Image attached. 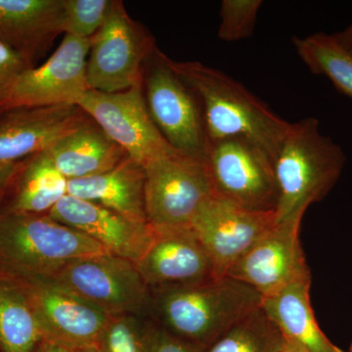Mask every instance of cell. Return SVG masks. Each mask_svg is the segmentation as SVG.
I'll list each match as a JSON object with an SVG mask.
<instances>
[{"instance_id":"cell-1","label":"cell","mask_w":352,"mask_h":352,"mask_svg":"<svg viewBox=\"0 0 352 352\" xmlns=\"http://www.w3.org/2000/svg\"><path fill=\"white\" fill-rule=\"evenodd\" d=\"M170 64L200 102L207 142L247 139L274 162L288 131L289 122L219 69L200 62L170 59Z\"/></svg>"},{"instance_id":"cell-2","label":"cell","mask_w":352,"mask_h":352,"mask_svg":"<svg viewBox=\"0 0 352 352\" xmlns=\"http://www.w3.org/2000/svg\"><path fill=\"white\" fill-rule=\"evenodd\" d=\"M258 292L229 276L152 293L150 318L185 342L203 349L261 307Z\"/></svg>"},{"instance_id":"cell-3","label":"cell","mask_w":352,"mask_h":352,"mask_svg":"<svg viewBox=\"0 0 352 352\" xmlns=\"http://www.w3.org/2000/svg\"><path fill=\"white\" fill-rule=\"evenodd\" d=\"M344 164V152L321 133L318 120L307 118L289 122L273 162L279 196L276 222L303 217L310 205L333 189Z\"/></svg>"},{"instance_id":"cell-4","label":"cell","mask_w":352,"mask_h":352,"mask_svg":"<svg viewBox=\"0 0 352 352\" xmlns=\"http://www.w3.org/2000/svg\"><path fill=\"white\" fill-rule=\"evenodd\" d=\"M106 252L48 214H0V271L11 276L50 278L69 261Z\"/></svg>"},{"instance_id":"cell-5","label":"cell","mask_w":352,"mask_h":352,"mask_svg":"<svg viewBox=\"0 0 352 352\" xmlns=\"http://www.w3.org/2000/svg\"><path fill=\"white\" fill-rule=\"evenodd\" d=\"M157 50L155 39L132 20L120 0L90 38L87 65L88 88L113 94L142 85L145 66Z\"/></svg>"},{"instance_id":"cell-6","label":"cell","mask_w":352,"mask_h":352,"mask_svg":"<svg viewBox=\"0 0 352 352\" xmlns=\"http://www.w3.org/2000/svg\"><path fill=\"white\" fill-rule=\"evenodd\" d=\"M48 279L109 316L133 314L150 317L151 291L136 263L129 259L109 252L76 258L65 264Z\"/></svg>"},{"instance_id":"cell-7","label":"cell","mask_w":352,"mask_h":352,"mask_svg":"<svg viewBox=\"0 0 352 352\" xmlns=\"http://www.w3.org/2000/svg\"><path fill=\"white\" fill-rule=\"evenodd\" d=\"M214 196L256 212H276L272 159L244 138L208 141L204 157Z\"/></svg>"},{"instance_id":"cell-8","label":"cell","mask_w":352,"mask_h":352,"mask_svg":"<svg viewBox=\"0 0 352 352\" xmlns=\"http://www.w3.org/2000/svg\"><path fill=\"white\" fill-rule=\"evenodd\" d=\"M145 208L154 229L191 226L214 196L204 160L170 150L144 166Z\"/></svg>"},{"instance_id":"cell-9","label":"cell","mask_w":352,"mask_h":352,"mask_svg":"<svg viewBox=\"0 0 352 352\" xmlns=\"http://www.w3.org/2000/svg\"><path fill=\"white\" fill-rule=\"evenodd\" d=\"M143 92L164 140L176 151L204 160L207 135L200 102L171 68L170 58L157 48L145 66Z\"/></svg>"},{"instance_id":"cell-10","label":"cell","mask_w":352,"mask_h":352,"mask_svg":"<svg viewBox=\"0 0 352 352\" xmlns=\"http://www.w3.org/2000/svg\"><path fill=\"white\" fill-rule=\"evenodd\" d=\"M90 38L65 34L56 50L43 65L18 78L0 105V113L22 108L76 105L89 90L87 65Z\"/></svg>"},{"instance_id":"cell-11","label":"cell","mask_w":352,"mask_h":352,"mask_svg":"<svg viewBox=\"0 0 352 352\" xmlns=\"http://www.w3.org/2000/svg\"><path fill=\"white\" fill-rule=\"evenodd\" d=\"M78 106L143 168L173 149L153 122L143 83L113 94L87 90Z\"/></svg>"},{"instance_id":"cell-12","label":"cell","mask_w":352,"mask_h":352,"mask_svg":"<svg viewBox=\"0 0 352 352\" xmlns=\"http://www.w3.org/2000/svg\"><path fill=\"white\" fill-rule=\"evenodd\" d=\"M302 219L276 222L234 264L226 276L251 287L263 298L311 276L300 241Z\"/></svg>"},{"instance_id":"cell-13","label":"cell","mask_w":352,"mask_h":352,"mask_svg":"<svg viewBox=\"0 0 352 352\" xmlns=\"http://www.w3.org/2000/svg\"><path fill=\"white\" fill-rule=\"evenodd\" d=\"M18 279L27 289L43 340L71 351L97 346L109 315L48 278Z\"/></svg>"},{"instance_id":"cell-14","label":"cell","mask_w":352,"mask_h":352,"mask_svg":"<svg viewBox=\"0 0 352 352\" xmlns=\"http://www.w3.org/2000/svg\"><path fill=\"white\" fill-rule=\"evenodd\" d=\"M275 223V212L247 210L212 196L190 226L212 259L217 277H223Z\"/></svg>"},{"instance_id":"cell-15","label":"cell","mask_w":352,"mask_h":352,"mask_svg":"<svg viewBox=\"0 0 352 352\" xmlns=\"http://www.w3.org/2000/svg\"><path fill=\"white\" fill-rule=\"evenodd\" d=\"M154 231L151 244L136 263L151 293L195 286L219 278L191 226Z\"/></svg>"},{"instance_id":"cell-16","label":"cell","mask_w":352,"mask_h":352,"mask_svg":"<svg viewBox=\"0 0 352 352\" xmlns=\"http://www.w3.org/2000/svg\"><path fill=\"white\" fill-rule=\"evenodd\" d=\"M48 215L98 243L109 254L138 263L147 251L154 228L138 223L107 208L67 194Z\"/></svg>"},{"instance_id":"cell-17","label":"cell","mask_w":352,"mask_h":352,"mask_svg":"<svg viewBox=\"0 0 352 352\" xmlns=\"http://www.w3.org/2000/svg\"><path fill=\"white\" fill-rule=\"evenodd\" d=\"M87 119L76 105L15 109L0 113V164L18 163L47 151Z\"/></svg>"},{"instance_id":"cell-18","label":"cell","mask_w":352,"mask_h":352,"mask_svg":"<svg viewBox=\"0 0 352 352\" xmlns=\"http://www.w3.org/2000/svg\"><path fill=\"white\" fill-rule=\"evenodd\" d=\"M63 32V0H0V41L34 62Z\"/></svg>"},{"instance_id":"cell-19","label":"cell","mask_w":352,"mask_h":352,"mask_svg":"<svg viewBox=\"0 0 352 352\" xmlns=\"http://www.w3.org/2000/svg\"><path fill=\"white\" fill-rule=\"evenodd\" d=\"M67 194L107 208L132 221L148 223L144 168L131 157L105 173L68 180Z\"/></svg>"},{"instance_id":"cell-20","label":"cell","mask_w":352,"mask_h":352,"mask_svg":"<svg viewBox=\"0 0 352 352\" xmlns=\"http://www.w3.org/2000/svg\"><path fill=\"white\" fill-rule=\"evenodd\" d=\"M46 153L53 166L67 180L105 173L129 157L89 117L60 138Z\"/></svg>"},{"instance_id":"cell-21","label":"cell","mask_w":352,"mask_h":352,"mask_svg":"<svg viewBox=\"0 0 352 352\" xmlns=\"http://www.w3.org/2000/svg\"><path fill=\"white\" fill-rule=\"evenodd\" d=\"M67 187L46 151L25 157L0 198V214H47L67 195Z\"/></svg>"},{"instance_id":"cell-22","label":"cell","mask_w":352,"mask_h":352,"mask_svg":"<svg viewBox=\"0 0 352 352\" xmlns=\"http://www.w3.org/2000/svg\"><path fill=\"white\" fill-rule=\"evenodd\" d=\"M311 276L294 282L276 295L263 298L261 307L276 324L285 339L308 352H344L332 344L322 332L311 302Z\"/></svg>"},{"instance_id":"cell-23","label":"cell","mask_w":352,"mask_h":352,"mask_svg":"<svg viewBox=\"0 0 352 352\" xmlns=\"http://www.w3.org/2000/svg\"><path fill=\"white\" fill-rule=\"evenodd\" d=\"M41 340L24 284L0 271V352H34Z\"/></svg>"},{"instance_id":"cell-24","label":"cell","mask_w":352,"mask_h":352,"mask_svg":"<svg viewBox=\"0 0 352 352\" xmlns=\"http://www.w3.org/2000/svg\"><path fill=\"white\" fill-rule=\"evenodd\" d=\"M296 53L314 75L324 76L338 91L352 99V56L333 34L317 32L293 38Z\"/></svg>"},{"instance_id":"cell-25","label":"cell","mask_w":352,"mask_h":352,"mask_svg":"<svg viewBox=\"0 0 352 352\" xmlns=\"http://www.w3.org/2000/svg\"><path fill=\"white\" fill-rule=\"evenodd\" d=\"M285 344L283 333L261 305L219 336L204 352H281Z\"/></svg>"},{"instance_id":"cell-26","label":"cell","mask_w":352,"mask_h":352,"mask_svg":"<svg viewBox=\"0 0 352 352\" xmlns=\"http://www.w3.org/2000/svg\"><path fill=\"white\" fill-rule=\"evenodd\" d=\"M150 317L133 314L109 316L97 342L100 352H147L148 321Z\"/></svg>"},{"instance_id":"cell-27","label":"cell","mask_w":352,"mask_h":352,"mask_svg":"<svg viewBox=\"0 0 352 352\" xmlns=\"http://www.w3.org/2000/svg\"><path fill=\"white\" fill-rule=\"evenodd\" d=\"M112 0H63L64 34L91 38L107 18Z\"/></svg>"},{"instance_id":"cell-28","label":"cell","mask_w":352,"mask_h":352,"mask_svg":"<svg viewBox=\"0 0 352 352\" xmlns=\"http://www.w3.org/2000/svg\"><path fill=\"white\" fill-rule=\"evenodd\" d=\"M261 0H223L220 6L219 38L227 43L252 36Z\"/></svg>"},{"instance_id":"cell-29","label":"cell","mask_w":352,"mask_h":352,"mask_svg":"<svg viewBox=\"0 0 352 352\" xmlns=\"http://www.w3.org/2000/svg\"><path fill=\"white\" fill-rule=\"evenodd\" d=\"M32 67L34 66L29 60L0 41V105L18 78Z\"/></svg>"},{"instance_id":"cell-30","label":"cell","mask_w":352,"mask_h":352,"mask_svg":"<svg viewBox=\"0 0 352 352\" xmlns=\"http://www.w3.org/2000/svg\"><path fill=\"white\" fill-rule=\"evenodd\" d=\"M147 352H204L203 347L185 342L149 318L146 340Z\"/></svg>"},{"instance_id":"cell-31","label":"cell","mask_w":352,"mask_h":352,"mask_svg":"<svg viewBox=\"0 0 352 352\" xmlns=\"http://www.w3.org/2000/svg\"><path fill=\"white\" fill-rule=\"evenodd\" d=\"M21 162L11 164H0V198L3 195L4 191L12 180L16 171L19 168Z\"/></svg>"},{"instance_id":"cell-32","label":"cell","mask_w":352,"mask_h":352,"mask_svg":"<svg viewBox=\"0 0 352 352\" xmlns=\"http://www.w3.org/2000/svg\"><path fill=\"white\" fill-rule=\"evenodd\" d=\"M340 45L352 56V24L344 31L333 34Z\"/></svg>"},{"instance_id":"cell-33","label":"cell","mask_w":352,"mask_h":352,"mask_svg":"<svg viewBox=\"0 0 352 352\" xmlns=\"http://www.w3.org/2000/svg\"><path fill=\"white\" fill-rule=\"evenodd\" d=\"M34 352H72V351L71 349H67V347L61 346L56 344H52V342L43 340L39 342Z\"/></svg>"},{"instance_id":"cell-34","label":"cell","mask_w":352,"mask_h":352,"mask_svg":"<svg viewBox=\"0 0 352 352\" xmlns=\"http://www.w3.org/2000/svg\"><path fill=\"white\" fill-rule=\"evenodd\" d=\"M281 352H308L303 347L298 346L291 340H286V344Z\"/></svg>"},{"instance_id":"cell-35","label":"cell","mask_w":352,"mask_h":352,"mask_svg":"<svg viewBox=\"0 0 352 352\" xmlns=\"http://www.w3.org/2000/svg\"><path fill=\"white\" fill-rule=\"evenodd\" d=\"M72 352H100L96 346L83 347V349H75Z\"/></svg>"},{"instance_id":"cell-36","label":"cell","mask_w":352,"mask_h":352,"mask_svg":"<svg viewBox=\"0 0 352 352\" xmlns=\"http://www.w3.org/2000/svg\"><path fill=\"white\" fill-rule=\"evenodd\" d=\"M347 352H352V342H351V346H349V351H347Z\"/></svg>"}]
</instances>
